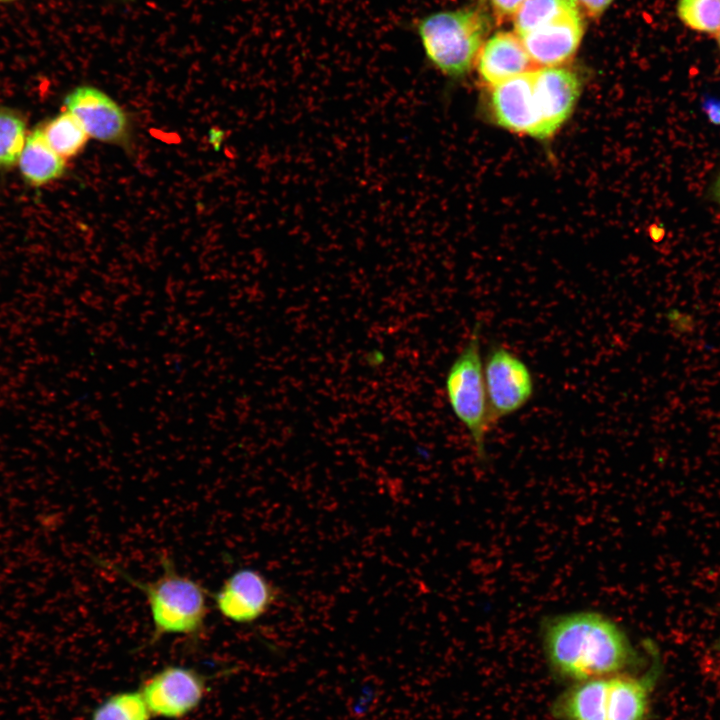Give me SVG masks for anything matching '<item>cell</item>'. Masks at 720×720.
<instances>
[{
	"mask_svg": "<svg viewBox=\"0 0 720 720\" xmlns=\"http://www.w3.org/2000/svg\"><path fill=\"white\" fill-rule=\"evenodd\" d=\"M579 7L583 8L590 16L601 15L613 0H576Z\"/></svg>",
	"mask_w": 720,
	"mask_h": 720,
	"instance_id": "7402d4cb",
	"label": "cell"
},
{
	"mask_svg": "<svg viewBox=\"0 0 720 720\" xmlns=\"http://www.w3.org/2000/svg\"><path fill=\"white\" fill-rule=\"evenodd\" d=\"M489 418L493 427L526 406L535 392L527 363L508 347L493 344L483 361Z\"/></svg>",
	"mask_w": 720,
	"mask_h": 720,
	"instance_id": "8992f818",
	"label": "cell"
},
{
	"mask_svg": "<svg viewBox=\"0 0 720 720\" xmlns=\"http://www.w3.org/2000/svg\"><path fill=\"white\" fill-rule=\"evenodd\" d=\"M717 41H718V44H719V46H720V30L717 32Z\"/></svg>",
	"mask_w": 720,
	"mask_h": 720,
	"instance_id": "d4e9b609",
	"label": "cell"
},
{
	"mask_svg": "<svg viewBox=\"0 0 720 720\" xmlns=\"http://www.w3.org/2000/svg\"><path fill=\"white\" fill-rule=\"evenodd\" d=\"M665 317L669 327L677 335H691L696 329V319L693 314L681 308H670Z\"/></svg>",
	"mask_w": 720,
	"mask_h": 720,
	"instance_id": "ffe728a7",
	"label": "cell"
},
{
	"mask_svg": "<svg viewBox=\"0 0 720 720\" xmlns=\"http://www.w3.org/2000/svg\"><path fill=\"white\" fill-rule=\"evenodd\" d=\"M677 12L680 20L695 31L720 30V0H679Z\"/></svg>",
	"mask_w": 720,
	"mask_h": 720,
	"instance_id": "d6986e66",
	"label": "cell"
},
{
	"mask_svg": "<svg viewBox=\"0 0 720 720\" xmlns=\"http://www.w3.org/2000/svg\"><path fill=\"white\" fill-rule=\"evenodd\" d=\"M481 323L449 367L445 391L449 405L466 428L477 458H486V438L492 428L481 355Z\"/></svg>",
	"mask_w": 720,
	"mask_h": 720,
	"instance_id": "5b68a950",
	"label": "cell"
},
{
	"mask_svg": "<svg viewBox=\"0 0 720 720\" xmlns=\"http://www.w3.org/2000/svg\"><path fill=\"white\" fill-rule=\"evenodd\" d=\"M140 691L152 715L181 719L201 704L207 676L192 667L166 665L145 678Z\"/></svg>",
	"mask_w": 720,
	"mask_h": 720,
	"instance_id": "52a82bcc",
	"label": "cell"
},
{
	"mask_svg": "<svg viewBox=\"0 0 720 720\" xmlns=\"http://www.w3.org/2000/svg\"><path fill=\"white\" fill-rule=\"evenodd\" d=\"M475 66L480 80L490 88L537 69L516 33L501 31L485 41Z\"/></svg>",
	"mask_w": 720,
	"mask_h": 720,
	"instance_id": "4fadbf2b",
	"label": "cell"
},
{
	"mask_svg": "<svg viewBox=\"0 0 720 720\" xmlns=\"http://www.w3.org/2000/svg\"><path fill=\"white\" fill-rule=\"evenodd\" d=\"M26 125L23 118L8 108H0V168L19 161L24 148Z\"/></svg>",
	"mask_w": 720,
	"mask_h": 720,
	"instance_id": "ac0fdd59",
	"label": "cell"
},
{
	"mask_svg": "<svg viewBox=\"0 0 720 720\" xmlns=\"http://www.w3.org/2000/svg\"><path fill=\"white\" fill-rule=\"evenodd\" d=\"M97 563L114 570L145 596L153 627L141 648L152 646L166 636H181L197 642L204 634L210 592L200 582L180 573L169 555L161 556L162 572L151 581L136 579L106 560H97Z\"/></svg>",
	"mask_w": 720,
	"mask_h": 720,
	"instance_id": "3957f363",
	"label": "cell"
},
{
	"mask_svg": "<svg viewBox=\"0 0 720 720\" xmlns=\"http://www.w3.org/2000/svg\"><path fill=\"white\" fill-rule=\"evenodd\" d=\"M540 639L552 673L570 683L642 670L654 643L642 653L612 618L590 610L545 617Z\"/></svg>",
	"mask_w": 720,
	"mask_h": 720,
	"instance_id": "6da1fadb",
	"label": "cell"
},
{
	"mask_svg": "<svg viewBox=\"0 0 720 720\" xmlns=\"http://www.w3.org/2000/svg\"><path fill=\"white\" fill-rule=\"evenodd\" d=\"M152 713L139 690L111 694L95 707L90 720H150Z\"/></svg>",
	"mask_w": 720,
	"mask_h": 720,
	"instance_id": "e0dca14e",
	"label": "cell"
},
{
	"mask_svg": "<svg viewBox=\"0 0 720 720\" xmlns=\"http://www.w3.org/2000/svg\"><path fill=\"white\" fill-rule=\"evenodd\" d=\"M655 643L643 672H624L571 683L552 702L556 720H649L664 671Z\"/></svg>",
	"mask_w": 720,
	"mask_h": 720,
	"instance_id": "7a4b0ae2",
	"label": "cell"
},
{
	"mask_svg": "<svg viewBox=\"0 0 720 720\" xmlns=\"http://www.w3.org/2000/svg\"><path fill=\"white\" fill-rule=\"evenodd\" d=\"M64 104L89 137L108 144L129 143L131 128L126 112L102 90L79 86L67 94Z\"/></svg>",
	"mask_w": 720,
	"mask_h": 720,
	"instance_id": "9c48e42d",
	"label": "cell"
},
{
	"mask_svg": "<svg viewBox=\"0 0 720 720\" xmlns=\"http://www.w3.org/2000/svg\"><path fill=\"white\" fill-rule=\"evenodd\" d=\"M584 34L580 10L565 14L520 37L537 68L562 66L576 53Z\"/></svg>",
	"mask_w": 720,
	"mask_h": 720,
	"instance_id": "8fae6325",
	"label": "cell"
},
{
	"mask_svg": "<svg viewBox=\"0 0 720 720\" xmlns=\"http://www.w3.org/2000/svg\"><path fill=\"white\" fill-rule=\"evenodd\" d=\"M533 86L545 138H548L573 112L580 95V80L566 67H542L533 71Z\"/></svg>",
	"mask_w": 720,
	"mask_h": 720,
	"instance_id": "7c38bea8",
	"label": "cell"
},
{
	"mask_svg": "<svg viewBox=\"0 0 720 720\" xmlns=\"http://www.w3.org/2000/svg\"><path fill=\"white\" fill-rule=\"evenodd\" d=\"M42 131L51 148L64 160L78 155L89 138L80 121L67 110L51 119Z\"/></svg>",
	"mask_w": 720,
	"mask_h": 720,
	"instance_id": "9a60e30c",
	"label": "cell"
},
{
	"mask_svg": "<svg viewBox=\"0 0 720 720\" xmlns=\"http://www.w3.org/2000/svg\"><path fill=\"white\" fill-rule=\"evenodd\" d=\"M18 162L25 180L37 186L59 178L65 171V160L48 144L42 129L29 134Z\"/></svg>",
	"mask_w": 720,
	"mask_h": 720,
	"instance_id": "5bb4252c",
	"label": "cell"
},
{
	"mask_svg": "<svg viewBox=\"0 0 720 720\" xmlns=\"http://www.w3.org/2000/svg\"><path fill=\"white\" fill-rule=\"evenodd\" d=\"M713 647L716 651L720 652V634H719L718 638L716 639Z\"/></svg>",
	"mask_w": 720,
	"mask_h": 720,
	"instance_id": "603a6c76",
	"label": "cell"
},
{
	"mask_svg": "<svg viewBox=\"0 0 720 720\" xmlns=\"http://www.w3.org/2000/svg\"><path fill=\"white\" fill-rule=\"evenodd\" d=\"M716 196H717V199L719 200V203H720V178H719V180H718V182H717V184H716Z\"/></svg>",
	"mask_w": 720,
	"mask_h": 720,
	"instance_id": "cb8c5ba5",
	"label": "cell"
},
{
	"mask_svg": "<svg viewBox=\"0 0 720 720\" xmlns=\"http://www.w3.org/2000/svg\"><path fill=\"white\" fill-rule=\"evenodd\" d=\"M214 608L226 620L253 624L266 615L278 599L275 585L253 568H240L210 593Z\"/></svg>",
	"mask_w": 720,
	"mask_h": 720,
	"instance_id": "ba28073f",
	"label": "cell"
},
{
	"mask_svg": "<svg viewBox=\"0 0 720 720\" xmlns=\"http://www.w3.org/2000/svg\"><path fill=\"white\" fill-rule=\"evenodd\" d=\"M488 7L500 20L513 18L525 0H485Z\"/></svg>",
	"mask_w": 720,
	"mask_h": 720,
	"instance_id": "44dd1931",
	"label": "cell"
},
{
	"mask_svg": "<svg viewBox=\"0 0 720 720\" xmlns=\"http://www.w3.org/2000/svg\"><path fill=\"white\" fill-rule=\"evenodd\" d=\"M415 26L427 60L442 74L459 78L475 65L490 19L482 8L464 7L430 13Z\"/></svg>",
	"mask_w": 720,
	"mask_h": 720,
	"instance_id": "277c9868",
	"label": "cell"
},
{
	"mask_svg": "<svg viewBox=\"0 0 720 720\" xmlns=\"http://www.w3.org/2000/svg\"><path fill=\"white\" fill-rule=\"evenodd\" d=\"M0 1H9V0H0Z\"/></svg>",
	"mask_w": 720,
	"mask_h": 720,
	"instance_id": "484cf974",
	"label": "cell"
},
{
	"mask_svg": "<svg viewBox=\"0 0 720 720\" xmlns=\"http://www.w3.org/2000/svg\"><path fill=\"white\" fill-rule=\"evenodd\" d=\"M577 10L579 5L576 0H525L513 17L515 33L521 37Z\"/></svg>",
	"mask_w": 720,
	"mask_h": 720,
	"instance_id": "2e32d148",
	"label": "cell"
},
{
	"mask_svg": "<svg viewBox=\"0 0 720 720\" xmlns=\"http://www.w3.org/2000/svg\"><path fill=\"white\" fill-rule=\"evenodd\" d=\"M533 71L491 87L490 105L499 126L544 139L543 121L534 93Z\"/></svg>",
	"mask_w": 720,
	"mask_h": 720,
	"instance_id": "30bf717a",
	"label": "cell"
}]
</instances>
